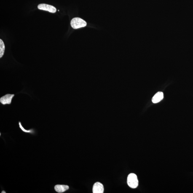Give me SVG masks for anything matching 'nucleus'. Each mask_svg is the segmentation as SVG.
Masks as SVG:
<instances>
[{"instance_id": "1", "label": "nucleus", "mask_w": 193, "mask_h": 193, "mask_svg": "<svg viewBox=\"0 0 193 193\" xmlns=\"http://www.w3.org/2000/svg\"><path fill=\"white\" fill-rule=\"evenodd\" d=\"M127 184L132 189H135L138 185V181L137 175L135 173L130 174L127 177Z\"/></svg>"}, {"instance_id": "2", "label": "nucleus", "mask_w": 193, "mask_h": 193, "mask_svg": "<svg viewBox=\"0 0 193 193\" xmlns=\"http://www.w3.org/2000/svg\"><path fill=\"white\" fill-rule=\"evenodd\" d=\"M71 25L72 28L74 29H77L86 27L87 25V23L79 18H74L71 20Z\"/></svg>"}, {"instance_id": "3", "label": "nucleus", "mask_w": 193, "mask_h": 193, "mask_svg": "<svg viewBox=\"0 0 193 193\" xmlns=\"http://www.w3.org/2000/svg\"><path fill=\"white\" fill-rule=\"evenodd\" d=\"M14 96V94H6L0 98V102L3 105H10Z\"/></svg>"}, {"instance_id": "4", "label": "nucleus", "mask_w": 193, "mask_h": 193, "mask_svg": "<svg viewBox=\"0 0 193 193\" xmlns=\"http://www.w3.org/2000/svg\"><path fill=\"white\" fill-rule=\"evenodd\" d=\"M38 8L40 10L48 11L52 13H55L56 12V8L54 6L46 4H41L38 5Z\"/></svg>"}, {"instance_id": "5", "label": "nucleus", "mask_w": 193, "mask_h": 193, "mask_svg": "<svg viewBox=\"0 0 193 193\" xmlns=\"http://www.w3.org/2000/svg\"><path fill=\"white\" fill-rule=\"evenodd\" d=\"M104 191V188L102 184L99 182L95 183L93 187V193H103Z\"/></svg>"}, {"instance_id": "6", "label": "nucleus", "mask_w": 193, "mask_h": 193, "mask_svg": "<svg viewBox=\"0 0 193 193\" xmlns=\"http://www.w3.org/2000/svg\"><path fill=\"white\" fill-rule=\"evenodd\" d=\"M164 93L162 92H159L156 93L152 99L153 103H157L159 102L164 98Z\"/></svg>"}, {"instance_id": "7", "label": "nucleus", "mask_w": 193, "mask_h": 193, "mask_svg": "<svg viewBox=\"0 0 193 193\" xmlns=\"http://www.w3.org/2000/svg\"><path fill=\"white\" fill-rule=\"evenodd\" d=\"M69 187L66 185H57L55 187V190L58 193H63L67 190Z\"/></svg>"}, {"instance_id": "8", "label": "nucleus", "mask_w": 193, "mask_h": 193, "mask_svg": "<svg viewBox=\"0 0 193 193\" xmlns=\"http://www.w3.org/2000/svg\"><path fill=\"white\" fill-rule=\"evenodd\" d=\"M5 47L4 41L1 39H0V58H1L4 56V53Z\"/></svg>"}, {"instance_id": "9", "label": "nucleus", "mask_w": 193, "mask_h": 193, "mask_svg": "<svg viewBox=\"0 0 193 193\" xmlns=\"http://www.w3.org/2000/svg\"><path fill=\"white\" fill-rule=\"evenodd\" d=\"M19 126L21 130L22 131L25 132V133H31V134H34L35 133V131L34 129H31L29 130H25V129L24 128L23 126L22 125L21 123L20 122H19Z\"/></svg>"}, {"instance_id": "10", "label": "nucleus", "mask_w": 193, "mask_h": 193, "mask_svg": "<svg viewBox=\"0 0 193 193\" xmlns=\"http://www.w3.org/2000/svg\"><path fill=\"white\" fill-rule=\"evenodd\" d=\"M1 193H6V192H5V191H2V192H1Z\"/></svg>"}]
</instances>
